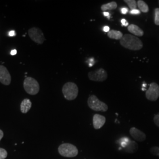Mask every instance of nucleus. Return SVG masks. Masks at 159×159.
Returning a JSON list of instances; mask_svg holds the SVG:
<instances>
[{
  "instance_id": "nucleus-18",
  "label": "nucleus",
  "mask_w": 159,
  "mask_h": 159,
  "mask_svg": "<svg viewBox=\"0 0 159 159\" xmlns=\"http://www.w3.org/2000/svg\"><path fill=\"white\" fill-rule=\"evenodd\" d=\"M125 3L129 6V7L131 9V10H136L137 7V2L135 0H125L124 1Z\"/></svg>"
},
{
  "instance_id": "nucleus-31",
  "label": "nucleus",
  "mask_w": 159,
  "mask_h": 159,
  "mask_svg": "<svg viewBox=\"0 0 159 159\" xmlns=\"http://www.w3.org/2000/svg\"></svg>"
},
{
  "instance_id": "nucleus-4",
  "label": "nucleus",
  "mask_w": 159,
  "mask_h": 159,
  "mask_svg": "<svg viewBox=\"0 0 159 159\" xmlns=\"http://www.w3.org/2000/svg\"><path fill=\"white\" fill-rule=\"evenodd\" d=\"M58 153L65 157H74L79 153L77 148L72 144L64 143L58 148Z\"/></svg>"
},
{
  "instance_id": "nucleus-28",
  "label": "nucleus",
  "mask_w": 159,
  "mask_h": 159,
  "mask_svg": "<svg viewBox=\"0 0 159 159\" xmlns=\"http://www.w3.org/2000/svg\"><path fill=\"white\" fill-rule=\"evenodd\" d=\"M9 36H10V37H13V36H15V35H16V33H15V31L14 30H12L11 31L10 33H9Z\"/></svg>"
},
{
  "instance_id": "nucleus-2",
  "label": "nucleus",
  "mask_w": 159,
  "mask_h": 159,
  "mask_svg": "<svg viewBox=\"0 0 159 159\" xmlns=\"http://www.w3.org/2000/svg\"><path fill=\"white\" fill-rule=\"evenodd\" d=\"M62 92L66 99L71 101L75 99L78 96L79 88L74 83L68 82L63 85Z\"/></svg>"
},
{
  "instance_id": "nucleus-12",
  "label": "nucleus",
  "mask_w": 159,
  "mask_h": 159,
  "mask_svg": "<svg viewBox=\"0 0 159 159\" xmlns=\"http://www.w3.org/2000/svg\"><path fill=\"white\" fill-rule=\"evenodd\" d=\"M106 117L100 115L98 114H96L93 116V127L95 129L98 130L101 129L103 125H104L106 123Z\"/></svg>"
},
{
  "instance_id": "nucleus-10",
  "label": "nucleus",
  "mask_w": 159,
  "mask_h": 159,
  "mask_svg": "<svg viewBox=\"0 0 159 159\" xmlns=\"http://www.w3.org/2000/svg\"><path fill=\"white\" fill-rule=\"evenodd\" d=\"M11 81V77L7 68L4 66L0 65V82L4 85L10 84Z\"/></svg>"
},
{
  "instance_id": "nucleus-3",
  "label": "nucleus",
  "mask_w": 159,
  "mask_h": 159,
  "mask_svg": "<svg viewBox=\"0 0 159 159\" xmlns=\"http://www.w3.org/2000/svg\"><path fill=\"white\" fill-rule=\"evenodd\" d=\"M23 87L28 94L30 95H35L40 90V85L38 81L33 77H26L23 83Z\"/></svg>"
},
{
  "instance_id": "nucleus-14",
  "label": "nucleus",
  "mask_w": 159,
  "mask_h": 159,
  "mask_svg": "<svg viewBox=\"0 0 159 159\" xmlns=\"http://www.w3.org/2000/svg\"><path fill=\"white\" fill-rule=\"evenodd\" d=\"M31 106H32V103L30 101V100H29L28 98H25L23 100V102L21 103V106H20L21 111L23 113H27L30 110Z\"/></svg>"
},
{
  "instance_id": "nucleus-30",
  "label": "nucleus",
  "mask_w": 159,
  "mask_h": 159,
  "mask_svg": "<svg viewBox=\"0 0 159 159\" xmlns=\"http://www.w3.org/2000/svg\"><path fill=\"white\" fill-rule=\"evenodd\" d=\"M3 136H4V133H3L2 131L0 130V141H1V140L2 139Z\"/></svg>"
},
{
  "instance_id": "nucleus-24",
  "label": "nucleus",
  "mask_w": 159,
  "mask_h": 159,
  "mask_svg": "<svg viewBox=\"0 0 159 159\" xmlns=\"http://www.w3.org/2000/svg\"><path fill=\"white\" fill-rule=\"evenodd\" d=\"M120 11H121V14H126L129 12V9H128L127 8H126V7H123V8H121Z\"/></svg>"
},
{
  "instance_id": "nucleus-19",
  "label": "nucleus",
  "mask_w": 159,
  "mask_h": 159,
  "mask_svg": "<svg viewBox=\"0 0 159 159\" xmlns=\"http://www.w3.org/2000/svg\"><path fill=\"white\" fill-rule=\"evenodd\" d=\"M154 23L156 25H159V8H156L154 10Z\"/></svg>"
},
{
  "instance_id": "nucleus-6",
  "label": "nucleus",
  "mask_w": 159,
  "mask_h": 159,
  "mask_svg": "<svg viewBox=\"0 0 159 159\" xmlns=\"http://www.w3.org/2000/svg\"><path fill=\"white\" fill-rule=\"evenodd\" d=\"M28 34L30 39L38 44H42L46 40L43 31L37 27H33L30 29Z\"/></svg>"
},
{
  "instance_id": "nucleus-13",
  "label": "nucleus",
  "mask_w": 159,
  "mask_h": 159,
  "mask_svg": "<svg viewBox=\"0 0 159 159\" xmlns=\"http://www.w3.org/2000/svg\"><path fill=\"white\" fill-rule=\"evenodd\" d=\"M127 30L131 34H134L137 37H142L144 35V32L142 30L134 24L129 25L128 26Z\"/></svg>"
},
{
  "instance_id": "nucleus-16",
  "label": "nucleus",
  "mask_w": 159,
  "mask_h": 159,
  "mask_svg": "<svg viewBox=\"0 0 159 159\" xmlns=\"http://www.w3.org/2000/svg\"><path fill=\"white\" fill-rule=\"evenodd\" d=\"M117 7V4L114 2L112 1L110 2H108L107 4H103L101 7V10L102 11L106 12L107 11H111L116 9Z\"/></svg>"
},
{
  "instance_id": "nucleus-29",
  "label": "nucleus",
  "mask_w": 159,
  "mask_h": 159,
  "mask_svg": "<svg viewBox=\"0 0 159 159\" xmlns=\"http://www.w3.org/2000/svg\"><path fill=\"white\" fill-rule=\"evenodd\" d=\"M10 54H11V55H12V56H15V55L17 54V50H15V49L12 50L11 51Z\"/></svg>"
},
{
  "instance_id": "nucleus-27",
  "label": "nucleus",
  "mask_w": 159,
  "mask_h": 159,
  "mask_svg": "<svg viewBox=\"0 0 159 159\" xmlns=\"http://www.w3.org/2000/svg\"><path fill=\"white\" fill-rule=\"evenodd\" d=\"M103 15H104L105 17H107L108 19L110 18V13L108 12H103Z\"/></svg>"
},
{
  "instance_id": "nucleus-23",
  "label": "nucleus",
  "mask_w": 159,
  "mask_h": 159,
  "mask_svg": "<svg viewBox=\"0 0 159 159\" xmlns=\"http://www.w3.org/2000/svg\"><path fill=\"white\" fill-rule=\"evenodd\" d=\"M140 11L139 10H131L130 11V13L131 14H133V15H138V14H140Z\"/></svg>"
},
{
  "instance_id": "nucleus-26",
  "label": "nucleus",
  "mask_w": 159,
  "mask_h": 159,
  "mask_svg": "<svg viewBox=\"0 0 159 159\" xmlns=\"http://www.w3.org/2000/svg\"><path fill=\"white\" fill-rule=\"evenodd\" d=\"M103 31L104 32H106V33H108L110 31V27L108 26H105L104 28H103Z\"/></svg>"
},
{
  "instance_id": "nucleus-11",
  "label": "nucleus",
  "mask_w": 159,
  "mask_h": 159,
  "mask_svg": "<svg viewBox=\"0 0 159 159\" xmlns=\"http://www.w3.org/2000/svg\"><path fill=\"white\" fill-rule=\"evenodd\" d=\"M130 134L131 137L137 142H142L146 140V134L139 129L136 127H132L130 129Z\"/></svg>"
},
{
  "instance_id": "nucleus-22",
  "label": "nucleus",
  "mask_w": 159,
  "mask_h": 159,
  "mask_svg": "<svg viewBox=\"0 0 159 159\" xmlns=\"http://www.w3.org/2000/svg\"><path fill=\"white\" fill-rule=\"evenodd\" d=\"M154 124L159 127V114L155 115L154 117Z\"/></svg>"
},
{
  "instance_id": "nucleus-15",
  "label": "nucleus",
  "mask_w": 159,
  "mask_h": 159,
  "mask_svg": "<svg viewBox=\"0 0 159 159\" xmlns=\"http://www.w3.org/2000/svg\"><path fill=\"white\" fill-rule=\"evenodd\" d=\"M107 35L110 39H114V40H121L123 36V33L120 31H117V30H110L108 33Z\"/></svg>"
},
{
  "instance_id": "nucleus-8",
  "label": "nucleus",
  "mask_w": 159,
  "mask_h": 159,
  "mask_svg": "<svg viewBox=\"0 0 159 159\" xmlns=\"http://www.w3.org/2000/svg\"><path fill=\"white\" fill-rule=\"evenodd\" d=\"M146 97L148 100L155 102L159 97V85L156 83H152L146 92Z\"/></svg>"
},
{
  "instance_id": "nucleus-25",
  "label": "nucleus",
  "mask_w": 159,
  "mask_h": 159,
  "mask_svg": "<svg viewBox=\"0 0 159 159\" xmlns=\"http://www.w3.org/2000/svg\"><path fill=\"white\" fill-rule=\"evenodd\" d=\"M121 23L122 24V26H124V27H127V26H129V23L126 21L125 19H122L121 20Z\"/></svg>"
},
{
  "instance_id": "nucleus-5",
  "label": "nucleus",
  "mask_w": 159,
  "mask_h": 159,
  "mask_svg": "<svg viewBox=\"0 0 159 159\" xmlns=\"http://www.w3.org/2000/svg\"><path fill=\"white\" fill-rule=\"evenodd\" d=\"M87 104L90 108L96 111H106L108 110L107 105L100 101L95 95L89 97Z\"/></svg>"
},
{
  "instance_id": "nucleus-9",
  "label": "nucleus",
  "mask_w": 159,
  "mask_h": 159,
  "mask_svg": "<svg viewBox=\"0 0 159 159\" xmlns=\"http://www.w3.org/2000/svg\"><path fill=\"white\" fill-rule=\"evenodd\" d=\"M120 143L121 146L125 148V151L128 153H134L136 152L138 148V145L134 141H131L129 138L124 137L120 139Z\"/></svg>"
},
{
  "instance_id": "nucleus-1",
  "label": "nucleus",
  "mask_w": 159,
  "mask_h": 159,
  "mask_svg": "<svg viewBox=\"0 0 159 159\" xmlns=\"http://www.w3.org/2000/svg\"><path fill=\"white\" fill-rule=\"evenodd\" d=\"M120 43L123 47L134 51L141 50L143 46L141 40L136 36L130 34L123 35L122 39L120 40Z\"/></svg>"
},
{
  "instance_id": "nucleus-17",
  "label": "nucleus",
  "mask_w": 159,
  "mask_h": 159,
  "mask_svg": "<svg viewBox=\"0 0 159 159\" xmlns=\"http://www.w3.org/2000/svg\"><path fill=\"white\" fill-rule=\"evenodd\" d=\"M137 6L140 11L146 13L149 11V8L148 4L142 0H139L137 1Z\"/></svg>"
},
{
  "instance_id": "nucleus-21",
  "label": "nucleus",
  "mask_w": 159,
  "mask_h": 159,
  "mask_svg": "<svg viewBox=\"0 0 159 159\" xmlns=\"http://www.w3.org/2000/svg\"><path fill=\"white\" fill-rule=\"evenodd\" d=\"M150 152L154 156H157L159 157V147H153L150 148Z\"/></svg>"
},
{
  "instance_id": "nucleus-20",
  "label": "nucleus",
  "mask_w": 159,
  "mask_h": 159,
  "mask_svg": "<svg viewBox=\"0 0 159 159\" xmlns=\"http://www.w3.org/2000/svg\"><path fill=\"white\" fill-rule=\"evenodd\" d=\"M7 152L4 148H0V159H5L7 157Z\"/></svg>"
},
{
  "instance_id": "nucleus-7",
  "label": "nucleus",
  "mask_w": 159,
  "mask_h": 159,
  "mask_svg": "<svg viewBox=\"0 0 159 159\" xmlns=\"http://www.w3.org/2000/svg\"><path fill=\"white\" fill-rule=\"evenodd\" d=\"M89 79L96 82L104 81L107 79V73L106 71L102 68H100L96 71H90L88 74Z\"/></svg>"
}]
</instances>
